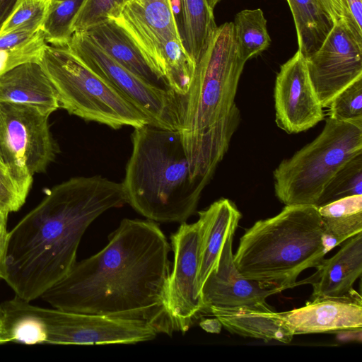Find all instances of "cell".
Instances as JSON below:
<instances>
[{
  "label": "cell",
  "instance_id": "obj_2",
  "mask_svg": "<svg viewBox=\"0 0 362 362\" xmlns=\"http://www.w3.org/2000/svg\"><path fill=\"white\" fill-rule=\"evenodd\" d=\"M126 203L122 184L100 175L72 177L55 185L8 231L1 279L21 299L40 297L74 266L81 239L91 223Z\"/></svg>",
  "mask_w": 362,
  "mask_h": 362
},
{
  "label": "cell",
  "instance_id": "obj_18",
  "mask_svg": "<svg viewBox=\"0 0 362 362\" xmlns=\"http://www.w3.org/2000/svg\"><path fill=\"white\" fill-rule=\"evenodd\" d=\"M0 102L34 106L49 116L60 108L52 82L36 62L22 64L0 76Z\"/></svg>",
  "mask_w": 362,
  "mask_h": 362
},
{
  "label": "cell",
  "instance_id": "obj_27",
  "mask_svg": "<svg viewBox=\"0 0 362 362\" xmlns=\"http://www.w3.org/2000/svg\"><path fill=\"white\" fill-rule=\"evenodd\" d=\"M129 0H83L72 25L73 33L84 32L117 18Z\"/></svg>",
  "mask_w": 362,
  "mask_h": 362
},
{
  "label": "cell",
  "instance_id": "obj_14",
  "mask_svg": "<svg viewBox=\"0 0 362 362\" xmlns=\"http://www.w3.org/2000/svg\"><path fill=\"white\" fill-rule=\"evenodd\" d=\"M234 233L227 237L218 262L205 281L202 298L205 312L211 308H234L267 304L266 299L284 289L245 277L237 269L233 253Z\"/></svg>",
  "mask_w": 362,
  "mask_h": 362
},
{
  "label": "cell",
  "instance_id": "obj_21",
  "mask_svg": "<svg viewBox=\"0 0 362 362\" xmlns=\"http://www.w3.org/2000/svg\"><path fill=\"white\" fill-rule=\"evenodd\" d=\"M296 26L298 50L306 58L325 40L334 23L317 0H286Z\"/></svg>",
  "mask_w": 362,
  "mask_h": 362
},
{
  "label": "cell",
  "instance_id": "obj_32",
  "mask_svg": "<svg viewBox=\"0 0 362 362\" xmlns=\"http://www.w3.org/2000/svg\"><path fill=\"white\" fill-rule=\"evenodd\" d=\"M25 202L20 198L4 168L0 167V208L5 213L17 211Z\"/></svg>",
  "mask_w": 362,
  "mask_h": 362
},
{
  "label": "cell",
  "instance_id": "obj_19",
  "mask_svg": "<svg viewBox=\"0 0 362 362\" xmlns=\"http://www.w3.org/2000/svg\"><path fill=\"white\" fill-rule=\"evenodd\" d=\"M230 333L245 337L277 341L288 344L294 334L286 325L281 313L268 304L234 308H211L209 310Z\"/></svg>",
  "mask_w": 362,
  "mask_h": 362
},
{
  "label": "cell",
  "instance_id": "obj_31",
  "mask_svg": "<svg viewBox=\"0 0 362 362\" xmlns=\"http://www.w3.org/2000/svg\"><path fill=\"white\" fill-rule=\"evenodd\" d=\"M317 208L321 217H334L362 212V194L346 197Z\"/></svg>",
  "mask_w": 362,
  "mask_h": 362
},
{
  "label": "cell",
  "instance_id": "obj_28",
  "mask_svg": "<svg viewBox=\"0 0 362 362\" xmlns=\"http://www.w3.org/2000/svg\"><path fill=\"white\" fill-rule=\"evenodd\" d=\"M49 1L50 0H17L11 13L4 23L0 34L16 30H40Z\"/></svg>",
  "mask_w": 362,
  "mask_h": 362
},
{
  "label": "cell",
  "instance_id": "obj_13",
  "mask_svg": "<svg viewBox=\"0 0 362 362\" xmlns=\"http://www.w3.org/2000/svg\"><path fill=\"white\" fill-rule=\"evenodd\" d=\"M274 98L276 124L287 134L306 131L324 119L323 107L310 80L306 58L298 49L281 66Z\"/></svg>",
  "mask_w": 362,
  "mask_h": 362
},
{
  "label": "cell",
  "instance_id": "obj_37",
  "mask_svg": "<svg viewBox=\"0 0 362 362\" xmlns=\"http://www.w3.org/2000/svg\"><path fill=\"white\" fill-rule=\"evenodd\" d=\"M7 233V227H5L1 230H0V279L1 276V268L6 247Z\"/></svg>",
  "mask_w": 362,
  "mask_h": 362
},
{
  "label": "cell",
  "instance_id": "obj_22",
  "mask_svg": "<svg viewBox=\"0 0 362 362\" xmlns=\"http://www.w3.org/2000/svg\"><path fill=\"white\" fill-rule=\"evenodd\" d=\"M179 29L183 45L196 64L211 35L217 28L214 10L206 0H178Z\"/></svg>",
  "mask_w": 362,
  "mask_h": 362
},
{
  "label": "cell",
  "instance_id": "obj_39",
  "mask_svg": "<svg viewBox=\"0 0 362 362\" xmlns=\"http://www.w3.org/2000/svg\"><path fill=\"white\" fill-rule=\"evenodd\" d=\"M221 0H206V2L209 7L214 10L216 4L220 2Z\"/></svg>",
  "mask_w": 362,
  "mask_h": 362
},
{
  "label": "cell",
  "instance_id": "obj_34",
  "mask_svg": "<svg viewBox=\"0 0 362 362\" xmlns=\"http://www.w3.org/2000/svg\"><path fill=\"white\" fill-rule=\"evenodd\" d=\"M330 17L333 23L343 18L344 12L341 0H317Z\"/></svg>",
  "mask_w": 362,
  "mask_h": 362
},
{
  "label": "cell",
  "instance_id": "obj_6",
  "mask_svg": "<svg viewBox=\"0 0 362 362\" xmlns=\"http://www.w3.org/2000/svg\"><path fill=\"white\" fill-rule=\"evenodd\" d=\"M39 63L54 88L59 107L70 115L114 129L150 124L144 115L67 47L47 45Z\"/></svg>",
  "mask_w": 362,
  "mask_h": 362
},
{
  "label": "cell",
  "instance_id": "obj_15",
  "mask_svg": "<svg viewBox=\"0 0 362 362\" xmlns=\"http://www.w3.org/2000/svg\"><path fill=\"white\" fill-rule=\"evenodd\" d=\"M281 313L294 335L362 328L361 296L354 289L342 296L316 298L301 308Z\"/></svg>",
  "mask_w": 362,
  "mask_h": 362
},
{
  "label": "cell",
  "instance_id": "obj_12",
  "mask_svg": "<svg viewBox=\"0 0 362 362\" xmlns=\"http://www.w3.org/2000/svg\"><path fill=\"white\" fill-rule=\"evenodd\" d=\"M306 62L319 100L327 107L340 92L362 78V43L341 19Z\"/></svg>",
  "mask_w": 362,
  "mask_h": 362
},
{
  "label": "cell",
  "instance_id": "obj_35",
  "mask_svg": "<svg viewBox=\"0 0 362 362\" xmlns=\"http://www.w3.org/2000/svg\"><path fill=\"white\" fill-rule=\"evenodd\" d=\"M199 326L204 331L212 334H219L223 327L221 322L216 317L215 318L202 320L199 322Z\"/></svg>",
  "mask_w": 362,
  "mask_h": 362
},
{
  "label": "cell",
  "instance_id": "obj_23",
  "mask_svg": "<svg viewBox=\"0 0 362 362\" xmlns=\"http://www.w3.org/2000/svg\"><path fill=\"white\" fill-rule=\"evenodd\" d=\"M47 45L41 29L0 34V76L22 64L39 62Z\"/></svg>",
  "mask_w": 362,
  "mask_h": 362
},
{
  "label": "cell",
  "instance_id": "obj_4",
  "mask_svg": "<svg viewBox=\"0 0 362 362\" xmlns=\"http://www.w3.org/2000/svg\"><path fill=\"white\" fill-rule=\"evenodd\" d=\"M132 141L122 182L127 203L155 222H185L207 185L192 177L179 132L148 124L134 128Z\"/></svg>",
  "mask_w": 362,
  "mask_h": 362
},
{
  "label": "cell",
  "instance_id": "obj_10",
  "mask_svg": "<svg viewBox=\"0 0 362 362\" xmlns=\"http://www.w3.org/2000/svg\"><path fill=\"white\" fill-rule=\"evenodd\" d=\"M85 65L124 95L150 124L178 131L180 96L145 81L109 56L85 32H75L66 45Z\"/></svg>",
  "mask_w": 362,
  "mask_h": 362
},
{
  "label": "cell",
  "instance_id": "obj_33",
  "mask_svg": "<svg viewBox=\"0 0 362 362\" xmlns=\"http://www.w3.org/2000/svg\"><path fill=\"white\" fill-rule=\"evenodd\" d=\"M343 21L356 39L362 43V0H341Z\"/></svg>",
  "mask_w": 362,
  "mask_h": 362
},
{
  "label": "cell",
  "instance_id": "obj_1",
  "mask_svg": "<svg viewBox=\"0 0 362 362\" xmlns=\"http://www.w3.org/2000/svg\"><path fill=\"white\" fill-rule=\"evenodd\" d=\"M170 250L155 221L124 218L105 247L76 262L40 298L62 310L144 320L171 335L165 306Z\"/></svg>",
  "mask_w": 362,
  "mask_h": 362
},
{
  "label": "cell",
  "instance_id": "obj_8",
  "mask_svg": "<svg viewBox=\"0 0 362 362\" xmlns=\"http://www.w3.org/2000/svg\"><path fill=\"white\" fill-rule=\"evenodd\" d=\"M112 20L165 86L186 95L196 64L183 45L172 0H129Z\"/></svg>",
  "mask_w": 362,
  "mask_h": 362
},
{
  "label": "cell",
  "instance_id": "obj_25",
  "mask_svg": "<svg viewBox=\"0 0 362 362\" xmlns=\"http://www.w3.org/2000/svg\"><path fill=\"white\" fill-rule=\"evenodd\" d=\"M83 0H50L41 25L47 43L66 47L73 31L71 25Z\"/></svg>",
  "mask_w": 362,
  "mask_h": 362
},
{
  "label": "cell",
  "instance_id": "obj_5",
  "mask_svg": "<svg viewBox=\"0 0 362 362\" xmlns=\"http://www.w3.org/2000/svg\"><path fill=\"white\" fill-rule=\"evenodd\" d=\"M322 238V220L315 205H285L277 215L246 230L233 255L234 262L249 279L284 290L293 288L303 271L324 259L327 253Z\"/></svg>",
  "mask_w": 362,
  "mask_h": 362
},
{
  "label": "cell",
  "instance_id": "obj_16",
  "mask_svg": "<svg viewBox=\"0 0 362 362\" xmlns=\"http://www.w3.org/2000/svg\"><path fill=\"white\" fill-rule=\"evenodd\" d=\"M332 257L322 259L316 272L297 284L313 286L311 300L320 297H339L349 293L362 273V232L349 238Z\"/></svg>",
  "mask_w": 362,
  "mask_h": 362
},
{
  "label": "cell",
  "instance_id": "obj_26",
  "mask_svg": "<svg viewBox=\"0 0 362 362\" xmlns=\"http://www.w3.org/2000/svg\"><path fill=\"white\" fill-rule=\"evenodd\" d=\"M358 194H362V153L348 162L334 176L325 188L316 206Z\"/></svg>",
  "mask_w": 362,
  "mask_h": 362
},
{
  "label": "cell",
  "instance_id": "obj_24",
  "mask_svg": "<svg viewBox=\"0 0 362 362\" xmlns=\"http://www.w3.org/2000/svg\"><path fill=\"white\" fill-rule=\"evenodd\" d=\"M233 25L238 52L245 62L270 46L267 19L262 9L240 11L235 15Z\"/></svg>",
  "mask_w": 362,
  "mask_h": 362
},
{
  "label": "cell",
  "instance_id": "obj_36",
  "mask_svg": "<svg viewBox=\"0 0 362 362\" xmlns=\"http://www.w3.org/2000/svg\"><path fill=\"white\" fill-rule=\"evenodd\" d=\"M17 0H0V30L11 13Z\"/></svg>",
  "mask_w": 362,
  "mask_h": 362
},
{
  "label": "cell",
  "instance_id": "obj_17",
  "mask_svg": "<svg viewBox=\"0 0 362 362\" xmlns=\"http://www.w3.org/2000/svg\"><path fill=\"white\" fill-rule=\"evenodd\" d=\"M199 218V268L198 286L202 288L218 262L224 243L234 233L242 214L228 199L222 198L207 209L198 212ZM202 294V293H201Z\"/></svg>",
  "mask_w": 362,
  "mask_h": 362
},
{
  "label": "cell",
  "instance_id": "obj_40",
  "mask_svg": "<svg viewBox=\"0 0 362 362\" xmlns=\"http://www.w3.org/2000/svg\"><path fill=\"white\" fill-rule=\"evenodd\" d=\"M0 167L4 168V167L2 165L1 163V160H0Z\"/></svg>",
  "mask_w": 362,
  "mask_h": 362
},
{
  "label": "cell",
  "instance_id": "obj_29",
  "mask_svg": "<svg viewBox=\"0 0 362 362\" xmlns=\"http://www.w3.org/2000/svg\"><path fill=\"white\" fill-rule=\"evenodd\" d=\"M328 107L329 117L362 127V78L340 92Z\"/></svg>",
  "mask_w": 362,
  "mask_h": 362
},
{
  "label": "cell",
  "instance_id": "obj_3",
  "mask_svg": "<svg viewBox=\"0 0 362 362\" xmlns=\"http://www.w3.org/2000/svg\"><path fill=\"white\" fill-rule=\"evenodd\" d=\"M245 63L238 52L233 22L217 26L196 63L188 92L180 96L177 132L190 175L206 185L240 122L235 99Z\"/></svg>",
  "mask_w": 362,
  "mask_h": 362
},
{
  "label": "cell",
  "instance_id": "obj_7",
  "mask_svg": "<svg viewBox=\"0 0 362 362\" xmlns=\"http://www.w3.org/2000/svg\"><path fill=\"white\" fill-rule=\"evenodd\" d=\"M361 153L362 127L328 117L312 142L274 170L275 194L285 205L316 206L334 176Z\"/></svg>",
  "mask_w": 362,
  "mask_h": 362
},
{
  "label": "cell",
  "instance_id": "obj_30",
  "mask_svg": "<svg viewBox=\"0 0 362 362\" xmlns=\"http://www.w3.org/2000/svg\"><path fill=\"white\" fill-rule=\"evenodd\" d=\"M321 220L322 244L326 253L362 232V212L334 217H321Z\"/></svg>",
  "mask_w": 362,
  "mask_h": 362
},
{
  "label": "cell",
  "instance_id": "obj_38",
  "mask_svg": "<svg viewBox=\"0 0 362 362\" xmlns=\"http://www.w3.org/2000/svg\"><path fill=\"white\" fill-rule=\"evenodd\" d=\"M8 214L3 211L0 208V230L6 227Z\"/></svg>",
  "mask_w": 362,
  "mask_h": 362
},
{
  "label": "cell",
  "instance_id": "obj_20",
  "mask_svg": "<svg viewBox=\"0 0 362 362\" xmlns=\"http://www.w3.org/2000/svg\"><path fill=\"white\" fill-rule=\"evenodd\" d=\"M84 32L123 66L150 83L166 88L151 69L137 47L112 19Z\"/></svg>",
  "mask_w": 362,
  "mask_h": 362
},
{
  "label": "cell",
  "instance_id": "obj_11",
  "mask_svg": "<svg viewBox=\"0 0 362 362\" xmlns=\"http://www.w3.org/2000/svg\"><path fill=\"white\" fill-rule=\"evenodd\" d=\"M199 225L183 222L170 240L174 264L167 282L165 306L175 331L185 333L205 312L198 286Z\"/></svg>",
  "mask_w": 362,
  "mask_h": 362
},
{
  "label": "cell",
  "instance_id": "obj_9",
  "mask_svg": "<svg viewBox=\"0 0 362 362\" xmlns=\"http://www.w3.org/2000/svg\"><path fill=\"white\" fill-rule=\"evenodd\" d=\"M48 118L34 106L0 102V160L24 202L33 176L45 172L58 152Z\"/></svg>",
  "mask_w": 362,
  "mask_h": 362
}]
</instances>
